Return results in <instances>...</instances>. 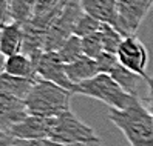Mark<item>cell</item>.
Returning a JSON list of instances; mask_svg holds the SVG:
<instances>
[{
    "instance_id": "1",
    "label": "cell",
    "mask_w": 153,
    "mask_h": 146,
    "mask_svg": "<svg viewBox=\"0 0 153 146\" xmlns=\"http://www.w3.org/2000/svg\"><path fill=\"white\" fill-rule=\"evenodd\" d=\"M108 120L124 134L130 146H153V117L139 98L124 111L110 109Z\"/></svg>"
},
{
    "instance_id": "2",
    "label": "cell",
    "mask_w": 153,
    "mask_h": 146,
    "mask_svg": "<svg viewBox=\"0 0 153 146\" xmlns=\"http://www.w3.org/2000/svg\"><path fill=\"white\" fill-rule=\"evenodd\" d=\"M73 92L60 88L48 80L37 79L28 98L25 100L31 115L57 117L70 111V102Z\"/></svg>"
},
{
    "instance_id": "3",
    "label": "cell",
    "mask_w": 153,
    "mask_h": 146,
    "mask_svg": "<svg viewBox=\"0 0 153 146\" xmlns=\"http://www.w3.org/2000/svg\"><path fill=\"white\" fill-rule=\"evenodd\" d=\"M74 94L99 100L107 106H110V109H118V111L127 109L138 98V95L133 97L125 92L108 74H97L96 77L77 85Z\"/></svg>"
},
{
    "instance_id": "4",
    "label": "cell",
    "mask_w": 153,
    "mask_h": 146,
    "mask_svg": "<svg viewBox=\"0 0 153 146\" xmlns=\"http://www.w3.org/2000/svg\"><path fill=\"white\" fill-rule=\"evenodd\" d=\"M50 140L68 146H102L101 139L93 128L84 123L71 109L54 117Z\"/></svg>"
},
{
    "instance_id": "5",
    "label": "cell",
    "mask_w": 153,
    "mask_h": 146,
    "mask_svg": "<svg viewBox=\"0 0 153 146\" xmlns=\"http://www.w3.org/2000/svg\"><path fill=\"white\" fill-rule=\"evenodd\" d=\"M82 14L84 10L79 0H68L48 29L47 40H45V52L60 49L62 45L74 34V26Z\"/></svg>"
},
{
    "instance_id": "6",
    "label": "cell",
    "mask_w": 153,
    "mask_h": 146,
    "mask_svg": "<svg viewBox=\"0 0 153 146\" xmlns=\"http://www.w3.org/2000/svg\"><path fill=\"white\" fill-rule=\"evenodd\" d=\"M118 3V29L124 37L136 35L141 23L153 8V0H116Z\"/></svg>"
},
{
    "instance_id": "7",
    "label": "cell",
    "mask_w": 153,
    "mask_h": 146,
    "mask_svg": "<svg viewBox=\"0 0 153 146\" xmlns=\"http://www.w3.org/2000/svg\"><path fill=\"white\" fill-rule=\"evenodd\" d=\"M118 59L121 65L130 69L134 74L141 76L142 79L149 77L147 76V65H149V51L146 45L138 39L136 35L125 37L121 48L118 51Z\"/></svg>"
},
{
    "instance_id": "8",
    "label": "cell",
    "mask_w": 153,
    "mask_h": 146,
    "mask_svg": "<svg viewBox=\"0 0 153 146\" xmlns=\"http://www.w3.org/2000/svg\"><path fill=\"white\" fill-rule=\"evenodd\" d=\"M37 76L43 80H48L51 83H54L60 88H64L70 92L74 94L76 85L68 79L67 71H65V63L60 60L57 51H48L43 52L39 57L37 63Z\"/></svg>"
},
{
    "instance_id": "9",
    "label": "cell",
    "mask_w": 153,
    "mask_h": 146,
    "mask_svg": "<svg viewBox=\"0 0 153 146\" xmlns=\"http://www.w3.org/2000/svg\"><path fill=\"white\" fill-rule=\"evenodd\" d=\"M54 125V117H37L30 115L26 120L19 125H14L5 134L13 139L19 140H39V139H50L51 129Z\"/></svg>"
},
{
    "instance_id": "10",
    "label": "cell",
    "mask_w": 153,
    "mask_h": 146,
    "mask_svg": "<svg viewBox=\"0 0 153 146\" xmlns=\"http://www.w3.org/2000/svg\"><path fill=\"white\" fill-rule=\"evenodd\" d=\"M31 114L25 100L0 92V129H2V132L8 131L14 125L22 123Z\"/></svg>"
},
{
    "instance_id": "11",
    "label": "cell",
    "mask_w": 153,
    "mask_h": 146,
    "mask_svg": "<svg viewBox=\"0 0 153 146\" xmlns=\"http://www.w3.org/2000/svg\"><path fill=\"white\" fill-rule=\"evenodd\" d=\"M23 42H25V34H23V25L11 22L2 25V34H0V52L6 57L23 54Z\"/></svg>"
},
{
    "instance_id": "12",
    "label": "cell",
    "mask_w": 153,
    "mask_h": 146,
    "mask_svg": "<svg viewBox=\"0 0 153 146\" xmlns=\"http://www.w3.org/2000/svg\"><path fill=\"white\" fill-rule=\"evenodd\" d=\"M84 12L97 19L101 23L118 25V3L116 0H79Z\"/></svg>"
},
{
    "instance_id": "13",
    "label": "cell",
    "mask_w": 153,
    "mask_h": 146,
    "mask_svg": "<svg viewBox=\"0 0 153 146\" xmlns=\"http://www.w3.org/2000/svg\"><path fill=\"white\" fill-rule=\"evenodd\" d=\"M3 72L14 77H23V79H37V68L31 57L26 54H17V56L6 57L3 62Z\"/></svg>"
},
{
    "instance_id": "14",
    "label": "cell",
    "mask_w": 153,
    "mask_h": 146,
    "mask_svg": "<svg viewBox=\"0 0 153 146\" xmlns=\"http://www.w3.org/2000/svg\"><path fill=\"white\" fill-rule=\"evenodd\" d=\"M65 71H67L68 79L73 81L76 86L84 83V81H87V80H90V79L96 77L97 74H101L96 60L90 59L87 56L80 57L79 60L70 63V65H65Z\"/></svg>"
},
{
    "instance_id": "15",
    "label": "cell",
    "mask_w": 153,
    "mask_h": 146,
    "mask_svg": "<svg viewBox=\"0 0 153 146\" xmlns=\"http://www.w3.org/2000/svg\"><path fill=\"white\" fill-rule=\"evenodd\" d=\"M36 80L14 77V76L6 74V72H2V76H0V92L10 94L20 100H26L36 85Z\"/></svg>"
},
{
    "instance_id": "16",
    "label": "cell",
    "mask_w": 153,
    "mask_h": 146,
    "mask_svg": "<svg viewBox=\"0 0 153 146\" xmlns=\"http://www.w3.org/2000/svg\"><path fill=\"white\" fill-rule=\"evenodd\" d=\"M36 3L37 0H8L6 12L2 15V25L17 22L26 23L34 15Z\"/></svg>"
},
{
    "instance_id": "17",
    "label": "cell",
    "mask_w": 153,
    "mask_h": 146,
    "mask_svg": "<svg viewBox=\"0 0 153 146\" xmlns=\"http://www.w3.org/2000/svg\"><path fill=\"white\" fill-rule=\"evenodd\" d=\"M108 76H111V79L118 83L125 92L133 95V97H136L138 95V85H139V81H141V76L138 74H134V72H131L130 69H127L125 66L119 65V66H116Z\"/></svg>"
},
{
    "instance_id": "18",
    "label": "cell",
    "mask_w": 153,
    "mask_h": 146,
    "mask_svg": "<svg viewBox=\"0 0 153 146\" xmlns=\"http://www.w3.org/2000/svg\"><path fill=\"white\" fill-rule=\"evenodd\" d=\"M60 60L65 63V65H70L76 60H79L80 57H84V49H82V39L77 37V35H71V37L62 45L60 49L57 51Z\"/></svg>"
},
{
    "instance_id": "19",
    "label": "cell",
    "mask_w": 153,
    "mask_h": 146,
    "mask_svg": "<svg viewBox=\"0 0 153 146\" xmlns=\"http://www.w3.org/2000/svg\"><path fill=\"white\" fill-rule=\"evenodd\" d=\"M101 39H102V46L104 52H110V54H118L121 45L124 42V35L111 25H102L101 28Z\"/></svg>"
},
{
    "instance_id": "20",
    "label": "cell",
    "mask_w": 153,
    "mask_h": 146,
    "mask_svg": "<svg viewBox=\"0 0 153 146\" xmlns=\"http://www.w3.org/2000/svg\"><path fill=\"white\" fill-rule=\"evenodd\" d=\"M102 25L97 19H94V17H91L90 14L84 12L82 15L79 17V20L74 26V35H77V37L84 39L87 37V35H91V34H96L101 31Z\"/></svg>"
},
{
    "instance_id": "21",
    "label": "cell",
    "mask_w": 153,
    "mask_h": 146,
    "mask_svg": "<svg viewBox=\"0 0 153 146\" xmlns=\"http://www.w3.org/2000/svg\"><path fill=\"white\" fill-rule=\"evenodd\" d=\"M0 146H68L50 139H39V140H19L13 139L8 134L2 132L0 135Z\"/></svg>"
},
{
    "instance_id": "22",
    "label": "cell",
    "mask_w": 153,
    "mask_h": 146,
    "mask_svg": "<svg viewBox=\"0 0 153 146\" xmlns=\"http://www.w3.org/2000/svg\"><path fill=\"white\" fill-rule=\"evenodd\" d=\"M82 49H84V56L93 59V60H97L101 57V54L104 52L101 32H96V34L84 37L82 39Z\"/></svg>"
},
{
    "instance_id": "23",
    "label": "cell",
    "mask_w": 153,
    "mask_h": 146,
    "mask_svg": "<svg viewBox=\"0 0 153 146\" xmlns=\"http://www.w3.org/2000/svg\"><path fill=\"white\" fill-rule=\"evenodd\" d=\"M97 68L101 74H110V72L121 65V62L118 59V54H110V52H102L101 57L96 60Z\"/></svg>"
},
{
    "instance_id": "24",
    "label": "cell",
    "mask_w": 153,
    "mask_h": 146,
    "mask_svg": "<svg viewBox=\"0 0 153 146\" xmlns=\"http://www.w3.org/2000/svg\"><path fill=\"white\" fill-rule=\"evenodd\" d=\"M67 2H68V0H37V3H36V10H34V15L48 14L51 11L57 10L59 6H62Z\"/></svg>"
},
{
    "instance_id": "25",
    "label": "cell",
    "mask_w": 153,
    "mask_h": 146,
    "mask_svg": "<svg viewBox=\"0 0 153 146\" xmlns=\"http://www.w3.org/2000/svg\"><path fill=\"white\" fill-rule=\"evenodd\" d=\"M147 83V103H149V111L153 117V76H149L144 79Z\"/></svg>"
},
{
    "instance_id": "26",
    "label": "cell",
    "mask_w": 153,
    "mask_h": 146,
    "mask_svg": "<svg viewBox=\"0 0 153 146\" xmlns=\"http://www.w3.org/2000/svg\"><path fill=\"white\" fill-rule=\"evenodd\" d=\"M84 146H87V145H84Z\"/></svg>"
}]
</instances>
